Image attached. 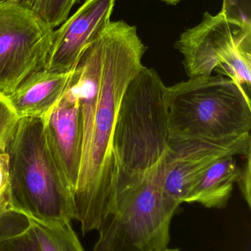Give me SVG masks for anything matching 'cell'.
<instances>
[{"label":"cell","mask_w":251,"mask_h":251,"mask_svg":"<svg viewBox=\"0 0 251 251\" xmlns=\"http://www.w3.org/2000/svg\"><path fill=\"white\" fill-rule=\"evenodd\" d=\"M13 212H12L11 214H10V215H9L8 216L6 217V218H4V219L1 220V221H0V231H1V229H2L3 226H4V224H6V222H7V220H8L9 218H10V217L11 216V215L13 213Z\"/></svg>","instance_id":"cell-19"},{"label":"cell","mask_w":251,"mask_h":251,"mask_svg":"<svg viewBox=\"0 0 251 251\" xmlns=\"http://www.w3.org/2000/svg\"><path fill=\"white\" fill-rule=\"evenodd\" d=\"M159 251H180L179 249H169L167 248V249H164V250Z\"/></svg>","instance_id":"cell-21"},{"label":"cell","mask_w":251,"mask_h":251,"mask_svg":"<svg viewBox=\"0 0 251 251\" xmlns=\"http://www.w3.org/2000/svg\"><path fill=\"white\" fill-rule=\"evenodd\" d=\"M75 70L53 72L45 69L28 77L7 95V100L19 119H44L69 88Z\"/></svg>","instance_id":"cell-11"},{"label":"cell","mask_w":251,"mask_h":251,"mask_svg":"<svg viewBox=\"0 0 251 251\" xmlns=\"http://www.w3.org/2000/svg\"><path fill=\"white\" fill-rule=\"evenodd\" d=\"M116 0H85L79 9L54 30L47 70H75L87 46L109 26Z\"/></svg>","instance_id":"cell-9"},{"label":"cell","mask_w":251,"mask_h":251,"mask_svg":"<svg viewBox=\"0 0 251 251\" xmlns=\"http://www.w3.org/2000/svg\"><path fill=\"white\" fill-rule=\"evenodd\" d=\"M162 1H165L167 4H171V5H176L182 0H162Z\"/></svg>","instance_id":"cell-20"},{"label":"cell","mask_w":251,"mask_h":251,"mask_svg":"<svg viewBox=\"0 0 251 251\" xmlns=\"http://www.w3.org/2000/svg\"><path fill=\"white\" fill-rule=\"evenodd\" d=\"M168 156L102 221L91 251H159L167 249L180 204L165 190Z\"/></svg>","instance_id":"cell-5"},{"label":"cell","mask_w":251,"mask_h":251,"mask_svg":"<svg viewBox=\"0 0 251 251\" xmlns=\"http://www.w3.org/2000/svg\"><path fill=\"white\" fill-rule=\"evenodd\" d=\"M29 220L41 251H84L70 223L54 224Z\"/></svg>","instance_id":"cell-13"},{"label":"cell","mask_w":251,"mask_h":251,"mask_svg":"<svg viewBox=\"0 0 251 251\" xmlns=\"http://www.w3.org/2000/svg\"><path fill=\"white\" fill-rule=\"evenodd\" d=\"M244 161L239 168L237 183L243 199L251 208V151L243 156Z\"/></svg>","instance_id":"cell-18"},{"label":"cell","mask_w":251,"mask_h":251,"mask_svg":"<svg viewBox=\"0 0 251 251\" xmlns=\"http://www.w3.org/2000/svg\"><path fill=\"white\" fill-rule=\"evenodd\" d=\"M54 30L25 7L0 1V93L10 95L28 77L45 70Z\"/></svg>","instance_id":"cell-7"},{"label":"cell","mask_w":251,"mask_h":251,"mask_svg":"<svg viewBox=\"0 0 251 251\" xmlns=\"http://www.w3.org/2000/svg\"><path fill=\"white\" fill-rule=\"evenodd\" d=\"M166 87L154 69L144 66L125 91L112 142V209L170 151Z\"/></svg>","instance_id":"cell-2"},{"label":"cell","mask_w":251,"mask_h":251,"mask_svg":"<svg viewBox=\"0 0 251 251\" xmlns=\"http://www.w3.org/2000/svg\"><path fill=\"white\" fill-rule=\"evenodd\" d=\"M249 96L235 81L221 75L166 87L169 140L219 141L251 134Z\"/></svg>","instance_id":"cell-4"},{"label":"cell","mask_w":251,"mask_h":251,"mask_svg":"<svg viewBox=\"0 0 251 251\" xmlns=\"http://www.w3.org/2000/svg\"><path fill=\"white\" fill-rule=\"evenodd\" d=\"M6 151L13 209L40 222L75 219L74 193L49 147L40 118H22Z\"/></svg>","instance_id":"cell-3"},{"label":"cell","mask_w":251,"mask_h":251,"mask_svg":"<svg viewBox=\"0 0 251 251\" xmlns=\"http://www.w3.org/2000/svg\"><path fill=\"white\" fill-rule=\"evenodd\" d=\"M0 251H41L28 217L18 214L0 231Z\"/></svg>","instance_id":"cell-14"},{"label":"cell","mask_w":251,"mask_h":251,"mask_svg":"<svg viewBox=\"0 0 251 251\" xmlns=\"http://www.w3.org/2000/svg\"><path fill=\"white\" fill-rule=\"evenodd\" d=\"M19 118L7 100L0 93V152L5 151L19 123Z\"/></svg>","instance_id":"cell-16"},{"label":"cell","mask_w":251,"mask_h":251,"mask_svg":"<svg viewBox=\"0 0 251 251\" xmlns=\"http://www.w3.org/2000/svg\"><path fill=\"white\" fill-rule=\"evenodd\" d=\"M169 148L165 190L169 198L181 205L215 162L226 156H243L251 151V134L219 141L169 140Z\"/></svg>","instance_id":"cell-8"},{"label":"cell","mask_w":251,"mask_h":251,"mask_svg":"<svg viewBox=\"0 0 251 251\" xmlns=\"http://www.w3.org/2000/svg\"><path fill=\"white\" fill-rule=\"evenodd\" d=\"M16 3L38 16L52 29L60 26L69 17L78 0H0Z\"/></svg>","instance_id":"cell-15"},{"label":"cell","mask_w":251,"mask_h":251,"mask_svg":"<svg viewBox=\"0 0 251 251\" xmlns=\"http://www.w3.org/2000/svg\"><path fill=\"white\" fill-rule=\"evenodd\" d=\"M146 50L136 26L110 22L75 69L70 86L81 106L82 152L74 202L84 234L97 231L112 211L113 131L125 91L144 67Z\"/></svg>","instance_id":"cell-1"},{"label":"cell","mask_w":251,"mask_h":251,"mask_svg":"<svg viewBox=\"0 0 251 251\" xmlns=\"http://www.w3.org/2000/svg\"><path fill=\"white\" fill-rule=\"evenodd\" d=\"M240 1L223 0L218 14L206 12L199 25L180 35L175 48L184 56L189 77L215 72L235 81L246 92L251 89V22Z\"/></svg>","instance_id":"cell-6"},{"label":"cell","mask_w":251,"mask_h":251,"mask_svg":"<svg viewBox=\"0 0 251 251\" xmlns=\"http://www.w3.org/2000/svg\"><path fill=\"white\" fill-rule=\"evenodd\" d=\"M42 120L52 154L74 193L81 166L82 125L81 106L70 85Z\"/></svg>","instance_id":"cell-10"},{"label":"cell","mask_w":251,"mask_h":251,"mask_svg":"<svg viewBox=\"0 0 251 251\" xmlns=\"http://www.w3.org/2000/svg\"><path fill=\"white\" fill-rule=\"evenodd\" d=\"M13 212L9 155L5 151L0 152V221Z\"/></svg>","instance_id":"cell-17"},{"label":"cell","mask_w":251,"mask_h":251,"mask_svg":"<svg viewBox=\"0 0 251 251\" xmlns=\"http://www.w3.org/2000/svg\"><path fill=\"white\" fill-rule=\"evenodd\" d=\"M239 168L235 156L221 158L203 174L185 202L198 203L211 209L225 207L237 183Z\"/></svg>","instance_id":"cell-12"}]
</instances>
